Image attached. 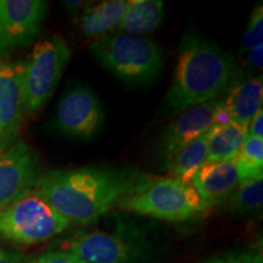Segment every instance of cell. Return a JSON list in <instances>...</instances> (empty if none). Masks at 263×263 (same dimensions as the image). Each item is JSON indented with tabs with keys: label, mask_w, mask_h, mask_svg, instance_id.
<instances>
[{
	"label": "cell",
	"mask_w": 263,
	"mask_h": 263,
	"mask_svg": "<svg viewBox=\"0 0 263 263\" xmlns=\"http://www.w3.org/2000/svg\"><path fill=\"white\" fill-rule=\"evenodd\" d=\"M263 41V8L262 5L256 6L250 16L248 27L241 39V54L248 52Z\"/></svg>",
	"instance_id": "obj_21"
},
{
	"label": "cell",
	"mask_w": 263,
	"mask_h": 263,
	"mask_svg": "<svg viewBox=\"0 0 263 263\" xmlns=\"http://www.w3.org/2000/svg\"><path fill=\"white\" fill-rule=\"evenodd\" d=\"M66 252L88 263H140L150 254V245L136 228L77 233L62 245Z\"/></svg>",
	"instance_id": "obj_7"
},
{
	"label": "cell",
	"mask_w": 263,
	"mask_h": 263,
	"mask_svg": "<svg viewBox=\"0 0 263 263\" xmlns=\"http://www.w3.org/2000/svg\"><path fill=\"white\" fill-rule=\"evenodd\" d=\"M248 137V127L236 122L212 126L206 133V162L234 160Z\"/></svg>",
	"instance_id": "obj_17"
},
{
	"label": "cell",
	"mask_w": 263,
	"mask_h": 263,
	"mask_svg": "<svg viewBox=\"0 0 263 263\" xmlns=\"http://www.w3.org/2000/svg\"><path fill=\"white\" fill-rule=\"evenodd\" d=\"M41 177L27 144L10 141L0 146V209L33 192Z\"/></svg>",
	"instance_id": "obj_9"
},
{
	"label": "cell",
	"mask_w": 263,
	"mask_h": 263,
	"mask_svg": "<svg viewBox=\"0 0 263 263\" xmlns=\"http://www.w3.org/2000/svg\"><path fill=\"white\" fill-rule=\"evenodd\" d=\"M238 80V65L232 55L205 38L189 34L180 44L166 105L172 111H185L219 99Z\"/></svg>",
	"instance_id": "obj_2"
},
{
	"label": "cell",
	"mask_w": 263,
	"mask_h": 263,
	"mask_svg": "<svg viewBox=\"0 0 263 263\" xmlns=\"http://www.w3.org/2000/svg\"><path fill=\"white\" fill-rule=\"evenodd\" d=\"M250 263H263L262 261V255L261 254H252Z\"/></svg>",
	"instance_id": "obj_28"
},
{
	"label": "cell",
	"mask_w": 263,
	"mask_h": 263,
	"mask_svg": "<svg viewBox=\"0 0 263 263\" xmlns=\"http://www.w3.org/2000/svg\"><path fill=\"white\" fill-rule=\"evenodd\" d=\"M0 139H2V129H0Z\"/></svg>",
	"instance_id": "obj_29"
},
{
	"label": "cell",
	"mask_w": 263,
	"mask_h": 263,
	"mask_svg": "<svg viewBox=\"0 0 263 263\" xmlns=\"http://www.w3.org/2000/svg\"><path fill=\"white\" fill-rule=\"evenodd\" d=\"M239 184L262 179L263 176V139L246 137L234 159Z\"/></svg>",
	"instance_id": "obj_19"
},
{
	"label": "cell",
	"mask_w": 263,
	"mask_h": 263,
	"mask_svg": "<svg viewBox=\"0 0 263 263\" xmlns=\"http://www.w3.org/2000/svg\"><path fill=\"white\" fill-rule=\"evenodd\" d=\"M127 9L124 0H107L83 6L76 25L85 37H104L117 28Z\"/></svg>",
	"instance_id": "obj_15"
},
{
	"label": "cell",
	"mask_w": 263,
	"mask_h": 263,
	"mask_svg": "<svg viewBox=\"0 0 263 263\" xmlns=\"http://www.w3.org/2000/svg\"><path fill=\"white\" fill-rule=\"evenodd\" d=\"M0 57H2V51H0Z\"/></svg>",
	"instance_id": "obj_30"
},
{
	"label": "cell",
	"mask_w": 263,
	"mask_h": 263,
	"mask_svg": "<svg viewBox=\"0 0 263 263\" xmlns=\"http://www.w3.org/2000/svg\"><path fill=\"white\" fill-rule=\"evenodd\" d=\"M90 52L103 67L130 85L153 83L163 65L162 49L156 42L127 33L100 37Z\"/></svg>",
	"instance_id": "obj_3"
},
{
	"label": "cell",
	"mask_w": 263,
	"mask_h": 263,
	"mask_svg": "<svg viewBox=\"0 0 263 263\" xmlns=\"http://www.w3.org/2000/svg\"><path fill=\"white\" fill-rule=\"evenodd\" d=\"M104 108L97 94L88 87L77 85L59 103L55 117L58 129L76 139H93L104 127Z\"/></svg>",
	"instance_id": "obj_8"
},
{
	"label": "cell",
	"mask_w": 263,
	"mask_h": 263,
	"mask_svg": "<svg viewBox=\"0 0 263 263\" xmlns=\"http://www.w3.org/2000/svg\"><path fill=\"white\" fill-rule=\"evenodd\" d=\"M118 207L168 222L188 221L211 209L192 184L172 177L153 179L134 195L123 199Z\"/></svg>",
	"instance_id": "obj_4"
},
{
	"label": "cell",
	"mask_w": 263,
	"mask_h": 263,
	"mask_svg": "<svg viewBox=\"0 0 263 263\" xmlns=\"http://www.w3.org/2000/svg\"><path fill=\"white\" fill-rule=\"evenodd\" d=\"M48 3L42 0H0V51L6 57L29 44L42 29Z\"/></svg>",
	"instance_id": "obj_10"
},
{
	"label": "cell",
	"mask_w": 263,
	"mask_h": 263,
	"mask_svg": "<svg viewBox=\"0 0 263 263\" xmlns=\"http://www.w3.org/2000/svg\"><path fill=\"white\" fill-rule=\"evenodd\" d=\"M62 5H64V8L67 10L70 14L74 15L78 10L83 8L84 2H82V0H65V2L62 3Z\"/></svg>",
	"instance_id": "obj_27"
},
{
	"label": "cell",
	"mask_w": 263,
	"mask_h": 263,
	"mask_svg": "<svg viewBox=\"0 0 263 263\" xmlns=\"http://www.w3.org/2000/svg\"><path fill=\"white\" fill-rule=\"evenodd\" d=\"M263 45L259 44L257 47L248 51V62L252 68H255L256 71L262 70V64H263Z\"/></svg>",
	"instance_id": "obj_25"
},
{
	"label": "cell",
	"mask_w": 263,
	"mask_h": 263,
	"mask_svg": "<svg viewBox=\"0 0 263 263\" xmlns=\"http://www.w3.org/2000/svg\"><path fill=\"white\" fill-rule=\"evenodd\" d=\"M71 58V51L60 35L38 42L24 62L22 94L24 112L34 114L48 103L57 89Z\"/></svg>",
	"instance_id": "obj_6"
},
{
	"label": "cell",
	"mask_w": 263,
	"mask_h": 263,
	"mask_svg": "<svg viewBox=\"0 0 263 263\" xmlns=\"http://www.w3.org/2000/svg\"><path fill=\"white\" fill-rule=\"evenodd\" d=\"M224 98L207 101L185 110L164 129L159 141V153L163 162L177 150L205 136L213 126L216 114L223 106Z\"/></svg>",
	"instance_id": "obj_11"
},
{
	"label": "cell",
	"mask_w": 263,
	"mask_h": 263,
	"mask_svg": "<svg viewBox=\"0 0 263 263\" xmlns=\"http://www.w3.org/2000/svg\"><path fill=\"white\" fill-rule=\"evenodd\" d=\"M262 76L246 78L229 91L224 98L223 108L232 122L248 127L256 114L262 108Z\"/></svg>",
	"instance_id": "obj_14"
},
{
	"label": "cell",
	"mask_w": 263,
	"mask_h": 263,
	"mask_svg": "<svg viewBox=\"0 0 263 263\" xmlns=\"http://www.w3.org/2000/svg\"><path fill=\"white\" fill-rule=\"evenodd\" d=\"M22 256L16 251L0 248V263H21Z\"/></svg>",
	"instance_id": "obj_26"
},
{
	"label": "cell",
	"mask_w": 263,
	"mask_h": 263,
	"mask_svg": "<svg viewBox=\"0 0 263 263\" xmlns=\"http://www.w3.org/2000/svg\"><path fill=\"white\" fill-rule=\"evenodd\" d=\"M164 16V3L161 0H130L118 29L132 35L144 37L160 27Z\"/></svg>",
	"instance_id": "obj_16"
},
{
	"label": "cell",
	"mask_w": 263,
	"mask_h": 263,
	"mask_svg": "<svg viewBox=\"0 0 263 263\" xmlns=\"http://www.w3.org/2000/svg\"><path fill=\"white\" fill-rule=\"evenodd\" d=\"M228 210L234 215H250L261 211L263 203V180L256 179L239 184L228 196Z\"/></svg>",
	"instance_id": "obj_20"
},
{
	"label": "cell",
	"mask_w": 263,
	"mask_h": 263,
	"mask_svg": "<svg viewBox=\"0 0 263 263\" xmlns=\"http://www.w3.org/2000/svg\"><path fill=\"white\" fill-rule=\"evenodd\" d=\"M153 179L140 171L87 166L51 171L34 190L67 221L90 224Z\"/></svg>",
	"instance_id": "obj_1"
},
{
	"label": "cell",
	"mask_w": 263,
	"mask_h": 263,
	"mask_svg": "<svg viewBox=\"0 0 263 263\" xmlns=\"http://www.w3.org/2000/svg\"><path fill=\"white\" fill-rule=\"evenodd\" d=\"M190 184L211 207L228 199L239 185L234 160L205 162L194 174Z\"/></svg>",
	"instance_id": "obj_13"
},
{
	"label": "cell",
	"mask_w": 263,
	"mask_h": 263,
	"mask_svg": "<svg viewBox=\"0 0 263 263\" xmlns=\"http://www.w3.org/2000/svg\"><path fill=\"white\" fill-rule=\"evenodd\" d=\"M251 256V252H230L218 257L210 258L202 263H250Z\"/></svg>",
	"instance_id": "obj_23"
},
{
	"label": "cell",
	"mask_w": 263,
	"mask_h": 263,
	"mask_svg": "<svg viewBox=\"0 0 263 263\" xmlns=\"http://www.w3.org/2000/svg\"><path fill=\"white\" fill-rule=\"evenodd\" d=\"M22 72V61L0 65V140L4 143L14 139L25 114Z\"/></svg>",
	"instance_id": "obj_12"
},
{
	"label": "cell",
	"mask_w": 263,
	"mask_h": 263,
	"mask_svg": "<svg viewBox=\"0 0 263 263\" xmlns=\"http://www.w3.org/2000/svg\"><path fill=\"white\" fill-rule=\"evenodd\" d=\"M32 263H88L66 251H51L42 255Z\"/></svg>",
	"instance_id": "obj_22"
},
{
	"label": "cell",
	"mask_w": 263,
	"mask_h": 263,
	"mask_svg": "<svg viewBox=\"0 0 263 263\" xmlns=\"http://www.w3.org/2000/svg\"><path fill=\"white\" fill-rule=\"evenodd\" d=\"M248 137L261 138L263 139V111L262 108L255 115L248 126Z\"/></svg>",
	"instance_id": "obj_24"
},
{
	"label": "cell",
	"mask_w": 263,
	"mask_h": 263,
	"mask_svg": "<svg viewBox=\"0 0 263 263\" xmlns=\"http://www.w3.org/2000/svg\"><path fill=\"white\" fill-rule=\"evenodd\" d=\"M207 143L206 134L197 138L188 145L177 150L164 161V168L172 178H177L184 183L192 182L194 174L206 162Z\"/></svg>",
	"instance_id": "obj_18"
},
{
	"label": "cell",
	"mask_w": 263,
	"mask_h": 263,
	"mask_svg": "<svg viewBox=\"0 0 263 263\" xmlns=\"http://www.w3.org/2000/svg\"><path fill=\"white\" fill-rule=\"evenodd\" d=\"M71 222L35 190L0 209V239L32 245L61 234Z\"/></svg>",
	"instance_id": "obj_5"
}]
</instances>
